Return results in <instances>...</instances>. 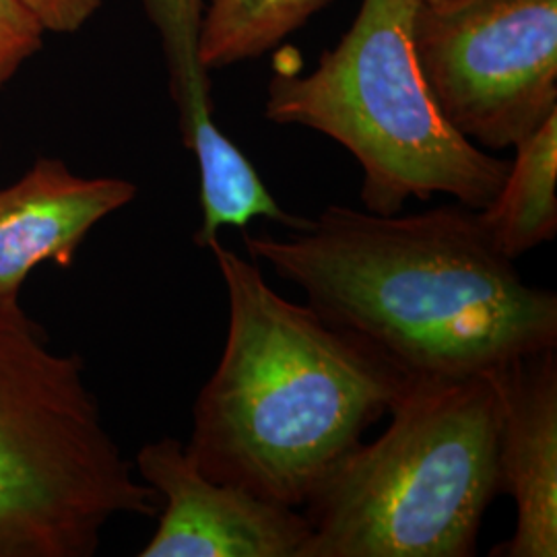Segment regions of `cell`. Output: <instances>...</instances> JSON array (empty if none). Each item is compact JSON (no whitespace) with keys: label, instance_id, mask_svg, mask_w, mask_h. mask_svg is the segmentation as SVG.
Listing matches in <instances>:
<instances>
[{"label":"cell","instance_id":"1","mask_svg":"<svg viewBox=\"0 0 557 557\" xmlns=\"http://www.w3.org/2000/svg\"><path fill=\"white\" fill-rule=\"evenodd\" d=\"M242 239L319 317L411 379L485 374L557 347L556 292L527 283L460 202L411 215L329 205L287 238Z\"/></svg>","mask_w":557,"mask_h":557},{"label":"cell","instance_id":"2","mask_svg":"<svg viewBox=\"0 0 557 557\" xmlns=\"http://www.w3.org/2000/svg\"><path fill=\"white\" fill-rule=\"evenodd\" d=\"M209 250L230 324L186 450L207 478L301 510L411 376L308 304L278 296L257 262L220 239Z\"/></svg>","mask_w":557,"mask_h":557},{"label":"cell","instance_id":"3","mask_svg":"<svg viewBox=\"0 0 557 557\" xmlns=\"http://www.w3.org/2000/svg\"><path fill=\"white\" fill-rule=\"evenodd\" d=\"M391 423L361 442L301 508L299 557H473L499 496L492 376L411 379Z\"/></svg>","mask_w":557,"mask_h":557},{"label":"cell","instance_id":"4","mask_svg":"<svg viewBox=\"0 0 557 557\" xmlns=\"http://www.w3.org/2000/svg\"><path fill=\"white\" fill-rule=\"evenodd\" d=\"M419 0H361L358 17L317 69L278 66L264 119L337 140L358 160L366 211L397 215L409 199L446 195L481 211L498 197L510 160L465 139L444 119L413 48Z\"/></svg>","mask_w":557,"mask_h":557},{"label":"cell","instance_id":"5","mask_svg":"<svg viewBox=\"0 0 557 557\" xmlns=\"http://www.w3.org/2000/svg\"><path fill=\"white\" fill-rule=\"evenodd\" d=\"M75 356L0 306V557H89L116 517H158Z\"/></svg>","mask_w":557,"mask_h":557},{"label":"cell","instance_id":"6","mask_svg":"<svg viewBox=\"0 0 557 557\" xmlns=\"http://www.w3.org/2000/svg\"><path fill=\"white\" fill-rule=\"evenodd\" d=\"M413 48L444 119L485 151L515 149L557 114V0L419 2Z\"/></svg>","mask_w":557,"mask_h":557},{"label":"cell","instance_id":"7","mask_svg":"<svg viewBox=\"0 0 557 557\" xmlns=\"http://www.w3.org/2000/svg\"><path fill=\"white\" fill-rule=\"evenodd\" d=\"M137 471L161 498L140 557H299L310 537L301 510L207 478L180 440L145 444Z\"/></svg>","mask_w":557,"mask_h":557},{"label":"cell","instance_id":"8","mask_svg":"<svg viewBox=\"0 0 557 557\" xmlns=\"http://www.w3.org/2000/svg\"><path fill=\"white\" fill-rule=\"evenodd\" d=\"M496 386L499 496L517 508L515 533L494 557L557 556V347L487 372Z\"/></svg>","mask_w":557,"mask_h":557},{"label":"cell","instance_id":"9","mask_svg":"<svg viewBox=\"0 0 557 557\" xmlns=\"http://www.w3.org/2000/svg\"><path fill=\"white\" fill-rule=\"evenodd\" d=\"M135 197L128 180L81 178L62 161H36L0 190V306H20L25 278L44 260L71 267L87 234Z\"/></svg>","mask_w":557,"mask_h":557},{"label":"cell","instance_id":"10","mask_svg":"<svg viewBox=\"0 0 557 557\" xmlns=\"http://www.w3.org/2000/svg\"><path fill=\"white\" fill-rule=\"evenodd\" d=\"M498 197L479 211L504 257L520 259L557 234V114L520 140Z\"/></svg>","mask_w":557,"mask_h":557},{"label":"cell","instance_id":"11","mask_svg":"<svg viewBox=\"0 0 557 557\" xmlns=\"http://www.w3.org/2000/svg\"><path fill=\"white\" fill-rule=\"evenodd\" d=\"M333 0H209L199 34L207 71L259 59L294 36Z\"/></svg>","mask_w":557,"mask_h":557},{"label":"cell","instance_id":"12","mask_svg":"<svg viewBox=\"0 0 557 557\" xmlns=\"http://www.w3.org/2000/svg\"><path fill=\"white\" fill-rule=\"evenodd\" d=\"M46 27L23 0H0V87L41 48Z\"/></svg>","mask_w":557,"mask_h":557},{"label":"cell","instance_id":"13","mask_svg":"<svg viewBox=\"0 0 557 557\" xmlns=\"http://www.w3.org/2000/svg\"><path fill=\"white\" fill-rule=\"evenodd\" d=\"M41 21L46 32L75 34L96 15L103 0H23Z\"/></svg>","mask_w":557,"mask_h":557},{"label":"cell","instance_id":"14","mask_svg":"<svg viewBox=\"0 0 557 557\" xmlns=\"http://www.w3.org/2000/svg\"><path fill=\"white\" fill-rule=\"evenodd\" d=\"M419 2L425 4V7H430V9L446 11V9H455V7H460V4H467V2H471V0H419Z\"/></svg>","mask_w":557,"mask_h":557}]
</instances>
